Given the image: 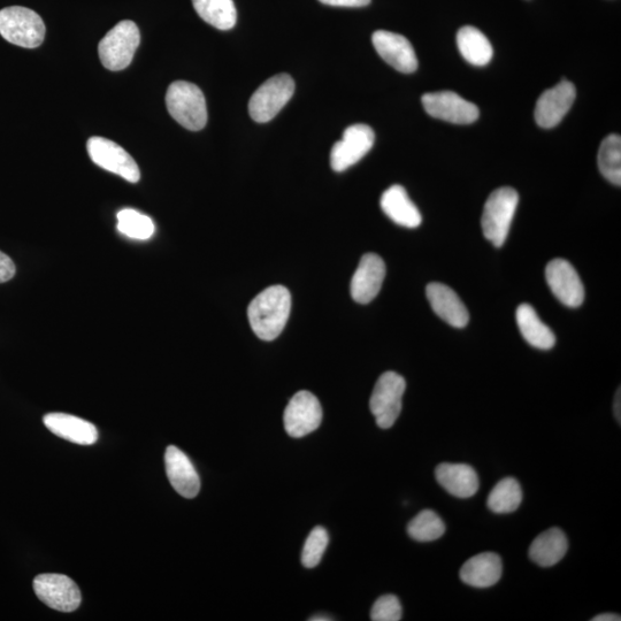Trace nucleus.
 <instances>
[{"instance_id": "31", "label": "nucleus", "mask_w": 621, "mask_h": 621, "mask_svg": "<svg viewBox=\"0 0 621 621\" xmlns=\"http://www.w3.org/2000/svg\"><path fill=\"white\" fill-rule=\"evenodd\" d=\"M329 536L324 527L317 526L306 539L302 551V563L306 569H313L321 562L328 547Z\"/></svg>"}, {"instance_id": "27", "label": "nucleus", "mask_w": 621, "mask_h": 621, "mask_svg": "<svg viewBox=\"0 0 621 621\" xmlns=\"http://www.w3.org/2000/svg\"><path fill=\"white\" fill-rule=\"evenodd\" d=\"M521 502H523V489L520 483L516 479L505 478L490 492L487 505L489 510L497 515H508L518 510Z\"/></svg>"}, {"instance_id": "3", "label": "nucleus", "mask_w": 621, "mask_h": 621, "mask_svg": "<svg viewBox=\"0 0 621 621\" xmlns=\"http://www.w3.org/2000/svg\"><path fill=\"white\" fill-rule=\"evenodd\" d=\"M519 196L515 189L503 187L489 196L483 209L481 225L486 239L501 248L508 239Z\"/></svg>"}, {"instance_id": "34", "label": "nucleus", "mask_w": 621, "mask_h": 621, "mask_svg": "<svg viewBox=\"0 0 621 621\" xmlns=\"http://www.w3.org/2000/svg\"><path fill=\"white\" fill-rule=\"evenodd\" d=\"M320 3L336 7H364L371 3V0H319Z\"/></svg>"}, {"instance_id": "23", "label": "nucleus", "mask_w": 621, "mask_h": 621, "mask_svg": "<svg viewBox=\"0 0 621 621\" xmlns=\"http://www.w3.org/2000/svg\"><path fill=\"white\" fill-rule=\"evenodd\" d=\"M569 549L566 535L557 527L541 533L529 548V558L541 567H551L561 562Z\"/></svg>"}, {"instance_id": "33", "label": "nucleus", "mask_w": 621, "mask_h": 621, "mask_svg": "<svg viewBox=\"0 0 621 621\" xmlns=\"http://www.w3.org/2000/svg\"><path fill=\"white\" fill-rule=\"evenodd\" d=\"M15 272H17V270H15L13 260L5 255L4 252L0 251V283H5L13 279Z\"/></svg>"}, {"instance_id": "21", "label": "nucleus", "mask_w": 621, "mask_h": 621, "mask_svg": "<svg viewBox=\"0 0 621 621\" xmlns=\"http://www.w3.org/2000/svg\"><path fill=\"white\" fill-rule=\"evenodd\" d=\"M435 477L442 488L459 498H470L478 493V473L466 464L443 463L436 467Z\"/></svg>"}, {"instance_id": "19", "label": "nucleus", "mask_w": 621, "mask_h": 621, "mask_svg": "<svg viewBox=\"0 0 621 621\" xmlns=\"http://www.w3.org/2000/svg\"><path fill=\"white\" fill-rule=\"evenodd\" d=\"M49 431L66 441L91 446L98 440V431L94 424L66 413H49L43 419Z\"/></svg>"}, {"instance_id": "18", "label": "nucleus", "mask_w": 621, "mask_h": 621, "mask_svg": "<svg viewBox=\"0 0 621 621\" xmlns=\"http://www.w3.org/2000/svg\"><path fill=\"white\" fill-rule=\"evenodd\" d=\"M426 295L433 311L450 326L464 328L469 324V311L450 287L439 282L429 283Z\"/></svg>"}, {"instance_id": "12", "label": "nucleus", "mask_w": 621, "mask_h": 621, "mask_svg": "<svg viewBox=\"0 0 621 621\" xmlns=\"http://www.w3.org/2000/svg\"><path fill=\"white\" fill-rule=\"evenodd\" d=\"M287 433L295 439L317 431L322 421L321 404L310 391H299L287 405L285 416Z\"/></svg>"}, {"instance_id": "25", "label": "nucleus", "mask_w": 621, "mask_h": 621, "mask_svg": "<svg viewBox=\"0 0 621 621\" xmlns=\"http://www.w3.org/2000/svg\"><path fill=\"white\" fill-rule=\"evenodd\" d=\"M457 45L460 55L473 66H486L494 55L492 44L479 29L466 26L457 34Z\"/></svg>"}, {"instance_id": "16", "label": "nucleus", "mask_w": 621, "mask_h": 621, "mask_svg": "<svg viewBox=\"0 0 621 621\" xmlns=\"http://www.w3.org/2000/svg\"><path fill=\"white\" fill-rule=\"evenodd\" d=\"M386 278V264L375 253H367L351 281V296L359 304H368L380 293Z\"/></svg>"}, {"instance_id": "24", "label": "nucleus", "mask_w": 621, "mask_h": 621, "mask_svg": "<svg viewBox=\"0 0 621 621\" xmlns=\"http://www.w3.org/2000/svg\"><path fill=\"white\" fill-rule=\"evenodd\" d=\"M517 324L521 335L532 347L550 350L556 343L555 334L544 324L529 304H521L516 312Z\"/></svg>"}, {"instance_id": "11", "label": "nucleus", "mask_w": 621, "mask_h": 621, "mask_svg": "<svg viewBox=\"0 0 621 621\" xmlns=\"http://www.w3.org/2000/svg\"><path fill=\"white\" fill-rule=\"evenodd\" d=\"M425 111L435 119L456 125H470L477 121L478 106L465 101L452 91L431 92L423 96Z\"/></svg>"}, {"instance_id": "4", "label": "nucleus", "mask_w": 621, "mask_h": 621, "mask_svg": "<svg viewBox=\"0 0 621 621\" xmlns=\"http://www.w3.org/2000/svg\"><path fill=\"white\" fill-rule=\"evenodd\" d=\"M45 30L40 15L27 7L11 6L0 11V35L21 48H38L44 41Z\"/></svg>"}, {"instance_id": "22", "label": "nucleus", "mask_w": 621, "mask_h": 621, "mask_svg": "<svg viewBox=\"0 0 621 621\" xmlns=\"http://www.w3.org/2000/svg\"><path fill=\"white\" fill-rule=\"evenodd\" d=\"M381 209L395 224L406 228H417L423 217L418 207L411 201L408 193L402 186L390 187L381 197Z\"/></svg>"}, {"instance_id": "2", "label": "nucleus", "mask_w": 621, "mask_h": 621, "mask_svg": "<svg viewBox=\"0 0 621 621\" xmlns=\"http://www.w3.org/2000/svg\"><path fill=\"white\" fill-rule=\"evenodd\" d=\"M166 105L171 117L191 132H198L207 124V106L203 91L193 83H172L167 90Z\"/></svg>"}, {"instance_id": "14", "label": "nucleus", "mask_w": 621, "mask_h": 621, "mask_svg": "<svg viewBox=\"0 0 621 621\" xmlns=\"http://www.w3.org/2000/svg\"><path fill=\"white\" fill-rule=\"evenodd\" d=\"M577 97V89L570 81L563 80L554 88L544 91L535 107V120L542 128L556 127L569 113Z\"/></svg>"}, {"instance_id": "5", "label": "nucleus", "mask_w": 621, "mask_h": 621, "mask_svg": "<svg viewBox=\"0 0 621 621\" xmlns=\"http://www.w3.org/2000/svg\"><path fill=\"white\" fill-rule=\"evenodd\" d=\"M141 43L140 29L133 21H121L105 35L98 45L99 58L110 71L126 69Z\"/></svg>"}, {"instance_id": "1", "label": "nucleus", "mask_w": 621, "mask_h": 621, "mask_svg": "<svg viewBox=\"0 0 621 621\" xmlns=\"http://www.w3.org/2000/svg\"><path fill=\"white\" fill-rule=\"evenodd\" d=\"M290 310L291 296L286 287L265 289L249 305L248 317L253 333L263 341L275 340L285 329Z\"/></svg>"}, {"instance_id": "32", "label": "nucleus", "mask_w": 621, "mask_h": 621, "mask_svg": "<svg viewBox=\"0 0 621 621\" xmlns=\"http://www.w3.org/2000/svg\"><path fill=\"white\" fill-rule=\"evenodd\" d=\"M403 616L400 600L394 595H385L378 598L371 611L373 621H398Z\"/></svg>"}, {"instance_id": "29", "label": "nucleus", "mask_w": 621, "mask_h": 621, "mask_svg": "<svg viewBox=\"0 0 621 621\" xmlns=\"http://www.w3.org/2000/svg\"><path fill=\"white\" fill-rule=\"evenodd\" d=\"M408 533L414 541L432 542L442 538L446 525L437 513L424 510L410 521Z\"/></svg>"}, {"instance_id": "7", "label": "nucleus", "mask_w": 621, "mask_h": 621, "mask_svg": "<svg viewBox=\"0 0 621 621\" xmlns=\"http://www.w3.org/2000/svg\"><path fill=\"white\" fill-rule=\"evenodd\" d=\"M405 389L404 378L395 372L383 373L375 383L370 409L380 428L393 427L400 417Z\"/></svg>"}, {"instance_id": "15", "label": "nucleus", "mask_w": 621, "mask_h": 621, "mask_svg": "<svg viewBox=\"0 0 621 621\" xmlns=\"http://www.w3.org/2000/svg\"><path fill=\"white\" fill-rule=\"evenodd\" d=\"M372 42L379 56L396 71L411 74L417 71L418 59L408 38L378 30L372 36Z\"/></svg>"}, {"instance_id": "13", "label": "nucleus", "mask_w": 621, "mask_h": 621, "mask_svg": "<svg viewBox=\"0 0 621 621\" xmlns=\"http://www.w3.org/2000/svg\"><path fill=\"white\" fill-rule=\"evenodd\" d=\"M546 279L552 294L569 308H579L585 301V288L574 267L564 259H554L547 265Z\"/></svg>"}, {"instance_id": "17", "label": "nucleus", "mask_w": 621, "mask_h": 621, "mask_svg": "<svg viewBox=\"0 0 621 621\" xmlns=\"http://www.w3.org/2000/svg\"><path fill=\"white\" fill-rule=\"evenodd\" d=\"M168 480L176 493L184 498H195L201 490V479L193 463L183 451L168 447L165 454Z\"/></svg>"}, {"instance_id": "26", "label": "nucleus", "mask_w": 621, "mask_h": 621, "mask_svg": "<svg viewBox=\"0 0 621 621\" xmlns=\"http://www.w3.org/2000/svg\"><path fill=\"white\" fill-rule=\"evenodd\" d=\"M195 10L206 23L219 30H230L237 20L233 0H193Z\"/></svg>"}, {"instance_id": "9", "label": "nucleus", "mask_w": 621, "mask_h": 621, "mask_svg": "<svg viewBox=\"0 0 621 621\" xmlns=\"http://www.w3.org/2000/svg\"><path fill=\"white\" fill-rule=\"evenodd\" d=\"M38 600L60 612H73L81 605L82 595L78 585L63 574H41L34 580Z\"/></svg>"}, {"instance_id": "35", "label": "nucleus", "mask_w": 621, "mask_h": 621, "mask_svg": "<svg viewBox=\"0 0 621 621\" xmlns=\"http://www.w3.org/2000/svg\"><path fill=\"white\" fill-rule=\"evenodd\" d=\"M593 621H620L621 618L613 613H604V615H598L592 619Z\"/></svg>"}, {"instance_id": "28", "label": "nucleus", "mask_w": 621, "mask_h": 621, "mask_svg": "<svg viewBox=\"0 0 621 621\" xmlns=\"http://www.w3.org/2000/svg\"><path fill=\"white\" fill-rule=\"evenodd\" d=\"M598 168L605 179L621 186V137L617 134L604 138L598 151Z\"/></svg>"}, {"instance_id": "30", "label": "nucleus", "mask_w": 621, "mask_h": 621, "mask_svg": "<svg viewBox=\"0 0 621 621\" xmlns=\"http://www.w3.org/2000/svg\"><path fill=\"white\" fill-rule=\"evenodd\" d=\"M118 230L130 239L149 240L155 234V224L152 219L132 209L121 210L118 213Z\"/></svg>"}, {"instance_id": "20", "label": "nucleus", "mask_w": 621, "mask_h": 621, "mask_svg": "<svg viewBox=\"0 0 621 621\" xmlns=\"http://www.w3.org/2000/svg\"><path fill=\"white\" fill-rule=\"evenodd\" d=\"M503 564L495 552H482L469 559L459 571L460 580L474 588L493 587L500 581Z\"/></svg>"}, {"instance_id": "36", "label": "nucleus", "mask_w": 621, "mask_h": 621, "mask_svg": "<svg viewBox=\"0 0 621 621\" xmlns=\"http://www.w3.org/2000/svg\"><path fill=\"white\" fill-rule=\"evenodd\" d=\"M621 401V396H620V389H618L617 394H616V398H615V405H613V410H615V416L616 419L618 420V423L620 424L621 421V410H620V402Z\"/></svg>"}, {"instance_id": "6", "label": "nucleus", "mask_w": 621, "mask_h": 621, "mask_svg": "<svg viewBox=\"0 0 621 621\" xmlns=\"http://www.w3.org/2000/svg\"><path fill=\"white\" fill-rule=\"evenodd\" d=\"M295 82L288 74H279L260 86L249 102L251 118L258 124H266L279 114L294 96Z\"/></svg>"}, {"instance_id": "37", "label": "nucleus", "mask_w": 621, "mask_h": 621, "mask_svg": "<svg viewBox=\"0 0 621 621\" xmlns=\"http://www.w3.org/2000/svg\"><path fill=\"white\" fill-rule=\"evenodd\" d=\"M310 620H312V621H331L333 619L329 618V617H325V616H316V617L310 618Z\"/></svg>"}, {"instance_id": "8", "label": "nucleus", "mask_w": 621, "mask_h": 621, "mask_svg": "<svg viewBox=\"0 0 621 621\" xmlns=\"http://www.w3.org/2000/svg\"><path fill=\"white\" fill-rule=\"evenodd\" d=\"M89 157L105 171L117 174L130 183L140 181L141 172L129 153L107 138L91 137L87 143Z\"/></svg>"}, {"instance_id": "10", "label": "nucleus", "mask_w": 621, "mask_h": 621, "mask_svg": "<svg viewBox=\"0 0 621 621\" xmlns=\"http://www.w3.org/2000/svg\"><path fill=\"white\" fill-rule=\"evenodd\" d=\"M375 134L370 126L358 124L344 130L342 140L336 142L331 152V166L343 172L363 159L373 148Z\"/></svg>"}]
</instances>
